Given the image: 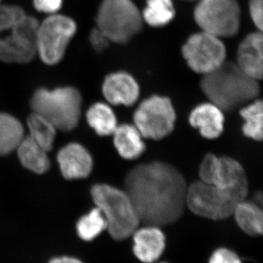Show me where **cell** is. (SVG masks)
<instances>
[{"label":"cell","instance_id":"obj_15","mask_svg":"<svg viewBox=\"0 0 263 263\" xmlns=\"http://www.w3.org/2000/svg\"><path fill=\"white\" fill-rule=\"evenodd\" d=\"M237 65L256 80L263 73V41L261 31L250 33L240 42L237 51Z\"/></svg>","mask_w":263,"mask_h":263},{"label":"cell","instance_id":"obj_17","mask_svg":"<svg viewBox=\"0 0 263 263\" xmlns=\"http://www.w3.org/2000/svg\"><path fill=\"white\" fill-rule=\"evenodd\" d=\"M192 127L200 131L207 139H216L224 130V116L223 110L215 104H200L192 110L189 118Z\"/></svg>","mask_w":263,"mask_h":263},{"label":"cell","instance_id":"obj_24","mask_svg":"<svg viewBox=\"0 0 263 263\" xmlns=\"http://www.w3.org/2000/svg\"><path fill=\"white\" fill-rule=\"evenodd\" d=\"M143 22L152 27H162L168 24L176 15L172 0H146L141 13Z\"/></svg>","mask_w":263,"mask_h":263},{"label":"cell","instance_id":"obj_6","mask_svg":"<svg viewBox=\"0 0 263 263\" xmlns=\"http://www.w3.org/2000/svg\"><path fill=\"white\" fill-rule=\"evenodd\" d=\"M96 23L110 42L125 44L141 32L143 20L141 12L132 0H103Z\"/></svg>","mask_w":263,"mask_h":263},{"label":"cell","instance_id":"obj_14","mask_svg":"<svg viewBox=\"0 0 263 263\" xmlns=\"http://www.w3.org/2000/svg\"><path fill=\"white\" fill-rule=\"evenodd\" d=\"M57 162L62 176L67 179L88 177L93 168L92 157L82 145L71 143L66 145L57 155Z\"/></svg>","mask_w":263,"mask_h":263},{"label":"cell","instance_id":"obj_4","mask_svg":"<svg viewBox=\"0 0 263 263\" xmlns=\"http://www.w3.org/2000/svg\"><path fill=\"white\" fill-rule=\"evenodd\" d=\"M91 195L96 206L103 213L106 230L113 239H127L139 228L141 221L136 208L124 190L98 183L91 188Z\"/></svg>","mask_w":263,"mask_h":263},{"label":"cell","instance_id":"obj_5","mask_svg":"<svg viewBox=\"0 0 263 263\" xmlns=\"http://www.w3.org/2000/svg\"><path fill=\"white\" fill-rule=\"evenodd\" d=\"M82 98L79 90L71 86L53 90L41 88L30 100L33 113L46 118L57 129L70 132L77 127L81 117Z\"/></svg>","mask_w":263,"mask_h":263},{"label":"cell","instance_id":"obj_25","mask_svg":"<svg viewBox=\"0 0 263 263\" xmlns=\"http://www.w3.org/2000/svg\"><path fill=\"white\" fill-rule=\"evenodd\" d=\"M27 127L30 138L48 152L51 150L57 129L48 119L39 114L33 113L27 119Z\"/></svg>","mask_w":263,"mask_h":263},{"label":"cell","instance_id":"obj_2","mask_svg":"<svg viewBox=\"0 0 263 263\" xmlns=\"http://www.w3.org/2000/svg\"><path fill=\"white\" fill-rule=\"evenodd\" d=\"M202 92L224 111H230L257 99L259 81L245 73L236 63L226 62L200 81Z\"/></svg>","mask_w":263,"mask_h":263},{"label":"cell","instance_id":"obj_10","mask_svg":"<svg viewBox=\"0 0 263 263\" xmlns=\"http://www.w3.org/2000/svg\"><path fill=\"white\" fill-rule=\"evenodd\" d=\"M133 120L143 138L158 141L174 130L176 110L171 99L153 95L141 102L135 111Z\"/></svg>","mask_w":263,"mask_h":263},{"label":"cell","instance_id":"obj_21","mask_svg":"<svg viewBox=\"0 0 263 263\" xmlns=\"http://www.w3.org/2000/svg\"><path fill=\"white\" fill-rule=\"evenodd\" d=\"M24 138L22 123L10 114L0 113V156L17 149Z\"/></svg>","mask_w":263,"mask_h":263},{"label":"cell","instance_id":"obj_22","mask_svg":"<svg viewBox=\"0 0 263 263\" xmlns=\"http://www.w3.org/2000/svg\"><path fill=\"white\" fill-rule=\"evenodd\" d=\"M86 117L88 124L98 136H110L118 126L113 109L105 103H98L91 105L86 112Z\"/></svg>","mask_w":263,"mask_h":263},{"label":"cell","instance_id":"obj_34","mask_svg":"<svg viewBox=\"0 0 263 263\" xmlns=\"http://www.w3.org/2000/svg\"><path fill=\"white\" fill-rule=\"evenodd\" d=\"M2 0H0V5H1Z\"/></svg>","mask_w":263,"mask_h":263},{"label":"cell","instance_id":"obj_19","mask_svg":"<svg viewBox=\"0 0 263 263\" xmlns=\"http://www.w3.org/2000/svg\"><path fill=\"white\" fill-rule=\"evenodd\" d=\"M18 156L25 168L37 174L47 172L50 168L48 152L29 136L24 137L18 145Z\"/></svg>","mask_w":263,"mask_h":263},{"label":"cell","instance_id":"obj_28","mask_svg":"<svg viewBox=\"0 0 263 263\" xmlns=\"http://www.w3.org/2000/svg\"><path fill=\"white\" fill-rule=\"evenodd\" d=\"M263 0H249V12L256 28L262 30Z\"/></svg>","mask_w":263,"mask_h":263},{"label":"cell","instance_id":"obj_26","mask_svg":"<svg viewBox=\"0 0 263 263\" xmlns=\"http://www.w3.org/2000/svg\"><path fill=\"white\" fill-rule=\"evenodd\" d=\"M76 229L81 239L91 241L107 229L106 221L103 213L96 207L79 219Z\"/></svg>","mask_w":263,"mask_h":263},{"label":"cell","instance_id":"obj_8","mask_svg":"<svg viewBox=\"0 0 263 263\" xmlns=\"http://www.w3.org/2000/svg\"><path fill=\"white\" fill-rule=\"evenodd\" d=\"M194 18L202 31L222 39L238 34L241 11L237 0H199Z\"/></svg>","mask_w":263,"mask_h":263},{"label":"cell","instance_id":"obj_33","mask_svg":"<svg viewBox=\"0 0 263 263\" xmlns=\"http://www.w3.org/2000/svg\"><path fill=\"white\" fill-rule=\"evenodd\" d=\"M157 263H168V262H157Z\"/></svg>","mask_w":263,"mask_h":263},{"label":"cell","instance_id":"obj_27","mask_svg":"<svg viewBox=\"0 0 263 263\" xmlns=\"http://www.w3.org/2000/svg\"><path fill=\"white\" fill-rule=\"evenodd\" d=\"M209 263H242L238 255L226 248L216 249L212 254Z\"/></svg>","mask_w":263,"mask_h":263},{"label":"cell","instance_id":"obj_29","mask_svg":"<svg viewBox=\"0 0 263 263\" xmlns=\"http://www.w3.org/2000/svg\"><path fill=\"white\" fill-rule=\"evenodd\" d=\"M33 5L41 13L55 14L61 9L62 0H33Z\"/></svg>","mask_w":263,"mask_h":263},{"label":"cell","instance_id":"obj_3","mask_svg":"<svg viewBox=\"0 0 263 263\" xmlns=\"http://www.w3.org/2000/svg\"><path fill=\"white\" fill-rule=\"evenodd\" d=\"M39 22L18 5H0V61L24 64L37 55Z\"/></svg>","mask_w":263,"mask_h":263},{"label":"cell","instance_id":"obj_1","mask_svg":"<svg viewBox=\"0 0 263 263\" xmlns=\"http://www.w3.org/2000/svg\"><path fill=\"white\" fill-rule=\"evenodd\" d=\"M124 186L145 226H169L184 212L188 186L171 164L160 161L138 164L128 173Z\"/></svg>","mask_w":263,"mask_h":263},{"label":"cell","instance_id":"obj_13","mask_svg":"<svg viewBox=\"0 0 263 263\" xmlns=\"http://www.w3.org/2000/svg\"><path fill=\"white\" fill-rule=\"evenodd\" d=\"M102 91L104 98L111 105L131 106L139 98L140 86L133 76L119 71L105 77Z\"/></svg>","mask_w":263,"mask_h":263},{"label":"cell","instance_id":"obj_7","mask_svg":"<svg viewBox=\"0 0 263 263\" xmlns=\"http://www.w3.org/2000/svg\"><path fill=\"white\" fill-rule=\"evenodd\" d=\"M242 200L236 194L199 180L188 186L186 203L196 215L220 221L233 216L235 205Z\"/></svg>","mask_w":263,"mask_h":263},{"label":"cell","instance_id":"obj_18","mask_svg":"<svg viewBox=\"0 0 263 263\" xmlns=\"http://www.w3.org/2000/svg\"><path fill=\"white\" fill-rule=\"evenodd\" d=\"M114 144L119 155L128 160L141 157L146 149L143 137L135 125L124 124L114 132Z\"/></svg>","mask_w":263,"mask_h":263},{"label":"cell","instance_id":"obj_20","mask_svg":"<svg viewBox=\"0 0 263 263\" xmlns=\"http://www.w3.org/2000/svg\"><path fill=\"white\" fill-rule=\"evenodd\" d=\"M235 221L246 234L257 236L262 234L263 214L262 209L255 202L246 199L240 200L233 211Z\"/></svg>","mask_w":263,"mask_h":263},{"label":"cell","instance_id":"obj_32","mask_svg":"<svg viewBox=\"0 0 263 263\" xmlns=\"http://www.w3.org/2000/svg\"><path fill=\"white\" fill-rule=\"evenodd\" d=\"M185 1H194V0H185Z\"/></svg>","mask_w":263,"mask_h":263},{"label":"cell","instance_id":"obj_9","mask_svg":"<svg viewBox=\"0 0 263 263\" xmlns=\"http://www.w3.org/2000/svg\"><path fill=\"white\" fill-rule=\"evenodd\" d=\"M77 31L75 21L66 15H50L37 27L36 51L43 63L56 65Z\"/></svg>","mask_w":263,"mask_h":263},{"label":"cell","instance_id":"obj_30","mask_svg":"<svg viewBox=\"0 0 263 263\" xmlns=\"http://www.w3.org/2000/svg\"><path fill=\"white\" fill-rule=\"evenodd\" d=\"M89 41L93 48L98 52L105 51L110 43L108 37L98 27H95L90 32Z\"/></svg>","mask_w":263,"mask_h":263},{"label":"cell","instance_id":"obj_23","mask_svg":"<svg viewBox=\"0 0 263 263\" xmlns=\"http://www.w3.org/2000/svg\"><path fill=\"white\" fill-rule=\"evenodd\" d=\"M263 105L260 99H256L247 103L240 110V115L245 121L242 131L243 135L256 141L262 140Z\"/></svg>","mask_w":263,"mask_h":263},{"label":"cell","instance_id":"obj_11","mask_svg":"<svg viewBox=\"0 0 263 263\" xmlns=\"http://www.w3.org/2000/svg\"><path fill=\"white\" fill-rule=\"evenodd\" d=\"M200 181L219 186L246 199L249 184L242 164L232 157L208 154L199 167Z\"/></svg>","mask_w":263,"mask_h":263},{"label":"cell","instance_id":"obj_12","mask_svg":"<svg viewBox=\"0 0 263 263\" xmlns=\"http://www.w3.org/2000/svg\"><path fill=\"white\" fill-rule=\"evenodd\" d=\"M181 52L190 69L202 76L216 70L226 62V45L221 38L202 30L189 37Z\"/></svg>","mask_w":263,"mask_h":263},{"label":"cell","instance_id":"obj_31","mask_svg":"<svg viewBox=\"0 0 263 263\" xmlns=\"http://www.w3.org/2000/svg\"><path fill=\"white\" fill-rule=\"evenodd\" d=\"M48 263H84L79 260V259L70 257H56L52 259Z\"/></svg>","mask_w":263,"mask_h":263},{"label":"cell","instance_id":"obj_16","mask_svg":"<svg viewBox=\"0 0 263 263\" xmlns=\"http://www.w3.org/2000/svg\"><path fill=\"white\" fill-rule=\"evenodd\" d=\"M133 236V252L144 263H155L163 253L165 236L160 227L146 226L136 230Z\"/></svg>","mask_w":263,"mask_h":263}]
</instances>
